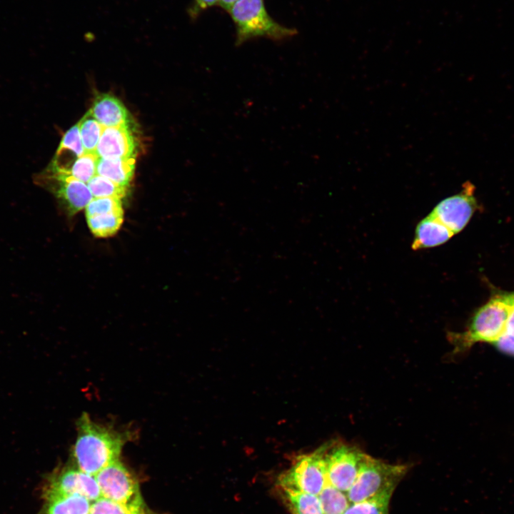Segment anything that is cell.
I'll return each instance as SVG.
<instances>
[{
	"label": "cell",
	"mask_w": 514,
	"mask_h": 514,
	"mask_svg": "<svg viewBox=\"0 0 514 514\" xmlns=\"http://www.w3.org/2000/svg\"><path fill=\"white\" fill-rule=\"evenodd\" d=\"M72 456L81 470L92 475L119 460L124 445L132 439L130 430H119L94 422L84 413L77 421Z\"/></svg>",
	"instance_id": "1"
},
{
	"label": "cell",
	"mask_w": 514,
	"mask_h": 514,
	"mask_svg": "<svg viewBox=\"0 0 514 514\" xmlns=\"http://www.w3.org/2000/svg\"><path fill=\"white\" fill-rule=\"evenodd\" d=\"M513 305L514 293L491 298L475 313L464 331L448 333L447 338L453 346V353L466 351L476 343H494L505 332Z\"/></svg>",
	"instance_id": "2"
},
{
	"label": "cell",
	"mask_w": 514,
	"mask_h": 514,
	"mask_svg": "<svg viewBox=\"0 0 514 514\" xmlns=\"http://www.w3.org/2000/svg\"><path fill=\"white\" fill-rule=\"evenodd\" d=\"M236 27V45L255 38L274 41L291 38L297 30L276 22L266 11L263 0H237L228 10Z\"/></svg>",
	"instance_id": "3"
},
{
	"label": "cell",
	"mask_w": 514,
	"mask_h": 514,
	"mask_svg": "<svg viewBox=\"0 0 514 514\" xmlns=\"http://www.w3.org/2000/svg\"><path fill=\"white\" fill-rule=\"evenodd\" d=\"M408 468L406 465L388 463L366 454L354 483L346 493L351 503L394 492Z\"/></svg>",
	"instance_id": "4"
},
{
	"label": "cell",
	"mask_w": 514,
	"mask_h": 514,
	"mask_svg": "<svg viewBox=\"0 0 514 514\" xmlns=\"http://www.w3.org/2000/svg\"><path fill=\"white\" fill-rule=\"evenodd\" d=\"M329 442L312 453L298 456L293 465L277 480L280 489L318 495L327 483L326 453Z\"/></svg>",
	"instance_id": "5"
},
{
	"label": "cell",
	"mask_w": 514,
	"mask_h": 514,
	"mask_svg": "<svg viewBox=\"0 0 514 514\" xmlns=\"http://www.w3.org/2000/svg\"><path fill=\"white\" fill-rule=\"evenodd\" d=\"M366 455L358 447L341 440L329 441L326 453L327 482L347 493L354 483Z\"/></svg>",
	"instance_id": "6"
},
{
	"label": "cell",
	"mask_w": 514,
	"mask_h": 514,
	"mask_svg": "<svg viewBox=\"0 0 514 514\" xmlns=\"http://www.w3.org/2000/svg\"><path fill=\"white\" fill-rule=\"evenodd\" d=\"M94 476L102 497L123 505L144 504L137 480L119 460Z\"/></svg>",
	"instance_id": "7"
},
{
	"label": "cell",
	"mask_w": 514,
	"mask_h": 514,
	"mask_svg": "<svg viewBox=\"0 0 514 514\" xmlns=\"http://www.w3.org/2000/svg\"><path fill=\"white\" fill-rule=\"evenodd\" d=\"M38 182L48 188L71 217L86 207L93 196L86 183L62 172L46 170Z\"/></svg>",
	"instance_id": "8"
},
{
	"label": "cell",
	"mask_w": 514,
	"mask_h": 514,
	"mask_svg": "<svg viewBox=\"0 0 514 514\" xmlns=\"http://www.w3.org/2000/svg\"><path fill=\"white\" fill-rule=\"evenodd\" d=\"M478 208L475 186L467 181L458 193L440 201L430 213L455 234L465 228Z\"/></svg>",
	"instance_id": "9"
},
{
	"label": "cell",
	"mask_w": 514,
	"mask_h": 514,
	"mask_svg": "<svg viewBox=\"0 0 514 514\" xmlns=\"http://www.w3.org/2000/svg\"><path fill=\"white\" fill-rule=\"evenodd\" d=\"M79 495L93 502L102 497L94 475L65 467L50 478L45 495Z\"/></svg>",
	"instance_id": "10"
},
{
	"label": "cell",
	"mask_w": 514,
	"mask_h": 514,
	"mask_svg": "<svg viewBox=\"0 0 514 514\" xmlns=\"http://www.w3.org/2000/svg\"><path fill=\"white\" fill-rule=\"evenodd\" d=\"M136 145L128 125L104 127L96 153L99 158H132Z\"/></svg>",
	"instance_id": "11"
},
{
	"label": "cell",
	"mask_w": 514,
	"mask_h": 514,
	"mask_svg": "<svg viewBox=\"0 0 514 514\" xmlns=\"http://www.w3.org/2000/svg\"><path fill=\"white\" fill-rule=\"evenodd\" d=\"M89 112L104 127L128 125L130 121L129 114L124 105L108 94L96 96Z\"/></svg>",
	"instance_id": "12"
},
{
	"label": "cell",
	"mask_w": 514,
	"mask_h": 514,
	"mask_svg": "<svg viewBox=\"0 0 514 514\" xmlns=\"http://www.w3.org/2000/svg\"><path fill=\"white\" fill-rule=\"evenodd\" d=\"M454 233L431 213L416 226L411 248L413 250L438 246L448 241Z\"/></svg>",
	"instance_id": "13"
},
{
	"label": "cell",
	"mask_w": 514,
	"mask_h": 514,
	"mask_svg": "<svg viewBox=\"0 0 514 514\" xmlns=\"http://www.w3.org/2000/svg\"><path fill=\"white\" fill-rule=\"evenodd\" d=\"M135 168V159L99 158L96 164V173L116 183L126 187L131 182Z\"/></svg>",
	"instance_id": "14"
},
{
	"label": "cell",
	"mask_w": 514,
	"mask_h": 514,
	"mask_svg": "<svg viewBox=\"0 0 514 514\" xmlns=\"http://www.w3.org/2000/svg\"><path fill=\"white\" fill-rule=\"evenodd\" d=\"M46 514H89L91 501L79 495H45Z\"/></svg>",
	"instance_id": "15"
},
{
	"label": "cell",
	"mask_w": 514,
	"mask_h": 514,
	"mask_svg": "<svg viewBox=\"0 0 514 514\" xmlns=\"http://www.w3.org/2000/svg\"><path fill=\"white\" fill-rule=\"evenodd\" d=\"M280 491L292 514H323L318 495L286 489Z\"/></svg>",
	"instance_id": "16"
},
{
	"label": "cell",
	"mask_w": 514,
	"mask_h": 514,
	"mask_svg": "<svg viewBox=\"0 0 514 514\" xmlns=\"http://www.w3.org/2000/svg\"><path fill=\"white\" fill-rule=\"evenodd\" d=\"M86 217L88 226L92 234L106 238L116 233L124 221V211L91 215Z\"/></svg>",
	"instance_id": "17"
},
{
	"label": "cell",
	"mask_w": 514,
	"mask_h": 514,
	"mask_svg": "<svg viewBox=\"0 0 514 514\" xmlns=\"http://www.w3.org/2000/svg\"><path fill=\"white\" fill-rule=\"evenodd\" d=\"M318 497L323 514H343L351 504L346 493L328 482Z\"/></svg>",
	"instance_id": "18"
},
{
	"label": "cell",
	"mask_w": 514,
	"mask_h": 514,
	"mask_svg": "<svg viewBox=\"0 0 514 514\" xmlns=\"http://www.w3.org/2000/svg\"><path fill=\"white\" fill-rule=\"evenodd\" d=\"M99 156L96 153H85L75 159L74 163L67 169H59L49 166V170L62 172L84 183L96 175Z\"/></svg>",
	"instance_id": "19"
},
{
	"label": "cell",
	"mask_w": 514,
	"mask_h": 514,
	"mask_svg": "<svg viewBox=\"0 0 514 514\" xmlns=\"http://www.w3.org/2000/svg\"><path fill=\"white\" fill-rule=\"evenodd\" d=\"M393 491L352 503L343 514H388L389 503Z\"/></svg>",
	"instance_id": "20"
},
{
	"label": "cell",
	"mask_w": 514,
	"mask_h": 514,
	"mask_svg": "<svg viewBox=\"0 0 514 514\" xmlns=\"http://www.w3.org/2000/svg\"><path fill=\"white\" fill-rule=\"evenodd\" d=\"M79 125L85 153H96L104 126L94 118L89 111L81 119Z\"/></svg>",
	"instance_id": "21"
},
{
	"label": "cell",
	"mask_w": 514,
	"mask_h": 514,
	"mask_svg": "<svg viewBox=\"0 0 514 514\" xmlns=\"http://www.w3.org/2000/svg\"><path fill=\"white\" fill-rule=\"evenodd\" d=\"M89 514H151L144 504L123 505L101 497L91 503Z\"/></svg>",
	"instance_id": "22"
},
{
	"label": "cell",
	"mask_w": 514,
	"mask_h": 514,
	"mask_svg": "<svg viewBox=\"0 0 514 514\" xmlns=\"http://www.w3.org/2000/svg\"><path fill=\"white\" fill-rule=\"evenodd\" d=\"M87 185L95 198L111 197L122 199L126 195V187L98 174L94 176Z\"/></svg>",
	"instance_id": "23"
},
{
	"label": "cell",
	"mask_w": 514,
	"mask_h": 514,
	"mask_svg": "<svg viewBox=\"0 0 514 514\" xmlns=\"http://www.w3.org/2000/svg\"><path fill=\"white\" fill-rule=\"evenodd\" d=\"M69 151L77 158L85 153L80 135L79 123L69 128L64 135L56 153Z\"/></svg>",
	"instance_id": "24"
},
{
	"label": "cell",
	"mask_w": 514,
	"mask_h": 514,
	"mask_svg": "<svg viewBox=\"0 0 514 514\" xmlns=\"http://www.w3.org/2000/svg\"><path fill=\"white\" fill-rule=\"evenodd\" d=\"M86 216L114 211H122L121 199L111 197L95 198L85 208Z\"/></svg>",
	"instance_id": "25"
},
{
	"label": "cell",
	"mask_w": 514,
	"mask_h": 514,
	"mask_svg": "<svg viewBox=\"0 0 514 514\" xmlns=\"http://www.w3.org/2000/svg\"><path fill=\"white\" fill-rule=\"evenodd\" d=\"M218 3V0H193L188 9V14L191 19H195L202 11Z\"/></svg>",
	"instance_id": "26"
},
{
	"label": "cell",
	"mask_w": 514,
	"mask_h": 514,
	"mask_svg": "<svg viewBox=\"0 0 514 514\" xmlns=\"http://www.w3.org/2000/svg\"><path fill=\"white\" fill-rule=\"evenodd\" d=\"M494 344L501 351L514 355V336L505 332Z\"/></svg>",
	"instance_id": "27"
},
{
	"label": "cell",
	"mask_w": 514,
	"mask_h": 514,
	"mask_svg": "<svg viewBox=\"0 0 514 514\" xmlns=\"http://www.w3.org/2000/svg\"><path fill=\"white\" fill-rule=\"evenodd\" d=\"M505 333L514 336V305L507 321Z\"/></svg>",
	"instance_id": "28"
},
{
	"label": "cell",
	"mask_w": 514,
	"mask_h": 514,
	"mask_svg": "<svg viewBox=\"0 0 514 514\" xmlns=\"http://www.w3.org/2000/svg\"><path fill=\"white\" fill-rule=\"evenodd\" d=\"M237 0H218V4L223 9L228 11V10L231 7V6Z\"/></svg>",
	"instance_id": "29"
}]
</instances>
